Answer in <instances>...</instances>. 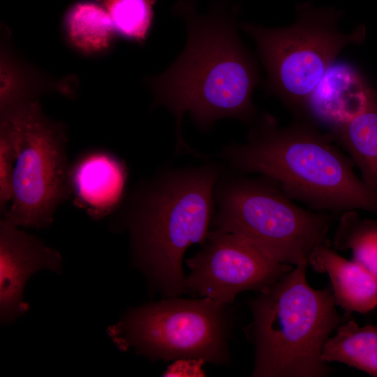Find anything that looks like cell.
<instances>
[{
	"mask_svg": "<svg viewBox=\"0 0 377 377\" xmlns=\"http://www.w3.org/2000/svg\"><path fill=\"white\" fill-rule=\"evenodd\" d=\"M157 0H100L118 35L142 44L151 30Z\"/></svg>",
	"mask_w": 377,
	"mask_h": 377,
	"instance_id": "d6986e66",
	"label": "cell"
},
{
	"mask_svg": "<svg viewBox=\"0 0 377 377\" xmlns=\"http://www.w3.org/2000/svg\"><path fill=\"white\" fill-rule=\"evenodd\" d=\"M376 92L353 65L334 62L310 97L306 121L330 129L363 111Z\"/></svg>",
	"mask_w": 377,
	"mask_h": 377,
	"instance_id": "7c38bea8",
	"label": "cell"
},
{
	"mask_svg": "<svg viewBox=\"0 0 377 377\" xmlns=\"http://www.w3.org/2000/svg\"><path fill=\"white\" fill-rule=\"evenodd\" d=\"M341 13L329 8L299 3L290 26L265 28L244 23L253 39L267 74L263 82L268 95L278 98L294 114L306 120L310 97L341 50L362 41L364 30L346 34L339 27Z\"/></svg>",
	"mask_w": 377,
	"mask_h": 377,
	"instance_id": "52a82bcc",
	"label": "cell"
},
{
	"mask_svg": "<svg viewBox=\"0 0 377 377\" xmlns=\"http://www.w3.org/2000/svg\"><path fill=\"white\" fill-rule=\"evenodd\" d=\"M0 116L31 101L39 95L57 91L75 96V82L71 77L53 79L20 58L2 41L0 53Z\"/></svg>",
	"mask_w": 377,
	"mask_h": 377,
	"instance_id": "5bb4252c",
	"label": "cell"
},
{
	"mask_svg": "<svg viewBox=\"0 0 377 377\" xmlns=\"http://www.w3.org/2000/svg\"><path fill=\"white\" fill-rule=\"evenodd\" d=\"M63 32L71 48L90 57L108 53L118 36L106 10L92 1L78 2L71 7L64 19Z\"/></svg>",
	"mask_w": 377,
	"mask_h": 377,
	"instance_id": "2e32d148",
	"label": "cell"
},
{
	"mask_svg": "<svg viewBox=\"0 0 377 377\" xmlns=\"http://www.w3.org/2000/svg\"><path fill=\"white\" fill-rule=\"evenodd\" d=\"M253 123L244 143L221 152L234 171L267 177L313 210L377 215V193L358 177L352 159L327 132L301 119L281 127L269 114Z\"/></svg>",
	"mask_w": 377,
	"mask_h": 377,
	"instance_id": "3957f363",
	"label": "cell"
},
{
	"mask_svg": "<svg viewBox=\"0 0 377 377\" xmlns=\"http://www.w3.org/2000/svg\"><path fill=\"white\" fill-rule=\"evenodd\" d=\"M216 163L161 170L135 191L119 218L130 237L131 262L149 290L161 297L187 294L183 259L203 245L214 213V190L222 171Z\"/></svg>",
	"mask_w": 377,
	"mask_h": 377,
	"instance_id": "7a4b0ae2",
	"label": "cell"
},
{
	"mask_svg": "<svg viewBox=\"0 0 377 377\" xmlns=\"http://www.w3.org/2000/svg\"><path fill=\"white\" fill-rule=\"evenodd\" d=\"M202 361L195 360H179L173 362L163 374L164 376H202L201 365Z\"/></svg>",
	"mask_w": 377,
	"mask_h": 377,
	"instance_id": "44dd1931",
	"label": "cell"
},
{
	"mask_svg": "<svg viewBox=\"0 0 377 377\" xmlns=\"http://www.w3.org/2000/svg\"><path fill=\"white\" fill-rule=\"evenodd\" d=\"M127 178V167L120 158L108 150L90 149L70 165V195L75 205L100 220L120 205Z\"/></svg>",
	"mask_w": 377,
	"mask_h": 377,
	"instance_id": "8fae6325",
	"label": "cell"
},
{
	"mask_svg": "<svg viewBox=\"0 0 377 377\" xmlns=\"http://www.w3.org/2000/svg\"><path fill=\"white\" fill-rule=\"evenodd\" d=\"M333 238L336 251L350 250L353 259L377 278V219H362L356 210L339 215Z\"/></svg>",
	"mask_w": 377,
	"mask_h": 377,
	"instance_id": "ac0fdd59",
	"label": "cell"
},
{
	"mask_svg": "<svg viewBox=\"0 0 377 377\" xmlns=\"http://www.w3.org/2000/svg\"><path fill=\"white\" fill-rule=\"evenodd\" d=\"M231 305L207 297H161L129 307L107 333L121 352L133 350L151 362L228 365L235 320Z\"/></svg>",
	"mask_w": 377,
	"mask_h": 377,
	"instance_id": "8992f818",
	"label": "cell"
},
{
	"mask_svg": "<svg viewBox=\"0 0 377 377\" xmlns=\"http://www.w3.org/2000/svg\"><path fill=\"white\" fill-rule=\"evenodd\" d=\"M20 227L0 221V320L10 324L30 307L23 300L28 279L37 271L61 272L60 253Z\"/></svg>",
	"mask_w": 377,
	"mask_h": 377,
	"instance_id": "30bf717a",
	"label": "cell"
},
{
	"mask_svg": "<svg viewBox=\"0 0 377 377\" xmlns=\"http://www.w3.org/2000/svg\"><path fill=\"white\" fill-rule=\"evenodd\" d=\"M300 264L248 301L244 331L254 348L253 377H325L322 350L330 334L351 318L337 309L331 286L315 289Z\"/></svg>",
	"mask_w": 377,
	"mask_h": 377,
	"instance_id": "277c9868",
	"label": "cell"
},
{
	"mask_svg": "<svg viewBox=\"0 0 377 377\" xmlns=\"http://www.w3.org/2000/svg\"><path fill=\"white\" fill-rule=\"evenodd\" d=\"M309 265L327 274L335 303L346 314H364L377 307V278L360 263L341 256L330 242L314 250Z\"/></svg>",
	"mask_w": 377,
	"mask_h": 377,
	"instance_id": "4fadbf2b",
	"label": "cell"
},
{
	"mask_svg": "<svg viewBox=\"0 0 377 377\" xmlns=\"http://www.w3.org/2000/svg\"><path fill=\"white\" fill-rule=\"evenodd\" d=\"M3 116L13 124L17 155L12 199L1 219L17 227L47 228L70 196L66 128L43 113L38 100Z\"/></svg>",
	"mask_w": 377,
	"mask_h": 377,
	"instance_id": "ba28073f",
	"label": "cell"
},
{
	"mask_svg": "<svg viewBox=\"0 0 377 377\" xmlns=\"http://www.w3.org/2000/svg\"><path fill=\"white\" fill-rule=\"evenodd\" d=\"M175 10L186 22V46L166 71L146 83L155 105L165 106L175 117L176 150L202 157L182 137L184 115L188 112L203 130L223 118L253 123L257 110L252 94L263 81L256 60L237 34L236 13L228 16L220 7L200 16L191 0L179 1Z\"/></svg>",
	"mask_w": 377,
	"mask_h": 377,
	"instance_id": "6da1fadb",
	"label": "cell"
},
{
	"mask_svg": "<svg viewBox=\"0 0 377 377\" xmlns=\"http://www.w3.org/2000/svg\"><path fill=\"white\" fill-rule=\"evenodd\" d=\"M185 263L187 293L228 304L242 292L263 290L294 267L240 235L217 230H210L202 249Z\"/></svg>",
	"mask_w": 377,
	"mask_h": 377,
	"instance_id": "9c48e42d",
	"label": "cell"
},
{
	"mask_svg": "<svg viewBox=\"0 0 377 377\" xmlns=\"http://www.w3.org/2000/svg\"><path fill=\"white\" fill-rule=\"evenodd\" d=\"M17 155V135L8 117H0V212L7 211L12 199L13 177Z\"/></svg>",
	"mask_w": 377,
	"mask_h": 377,
	"instance_id": "ffe728a7",
	"label": "cell"
},
{
	"mask_svg": "<svg viewBox=\"0 0 377 377\" xmlns=\"http://www.w3.org/2000/svg\"><path fill=\"white\" fill-rule=\"evenodd\" d=\"M327 133L352 159L364 182L377 193V92L363 111Z\"/></svg>",
	"mask_w": 377,
	"mask_h": 377,
	"instance_id": "9a60e30c",
	"label": "cell"
},
{
	"mask_svg": "<svg viewBox=\"0 0 377 377\" xmlns=\"http://www.w3.org/2000/svg\"><path fill=\"white\" fill-rule=\"evenodd\" d=\"M321 357L337 362L377 377V325H358L351 317L324 344Z\"/></svg>",
	"mask_w": 377,
	"mask_h": 377,
	"instance_id": "e0dca14e",
	"label": "cell"
},
{
	"mask_svg": "<svg viewBox=\"0 0 377 377\" xmlns=\"http://www.w3.org/2000/svg\"><path fill=\"white\" fill-rule=\"evenodd\" d=\"M222 170L214 190L212 230L249 240L275 260L309 264L337 214L306 209L274 180Z\"/></svg>",
	"mask_w": 377,
	"mask_h": 377,
	"instance_id": "5b68a950",
	"label": "cell"
}]
</instances>
